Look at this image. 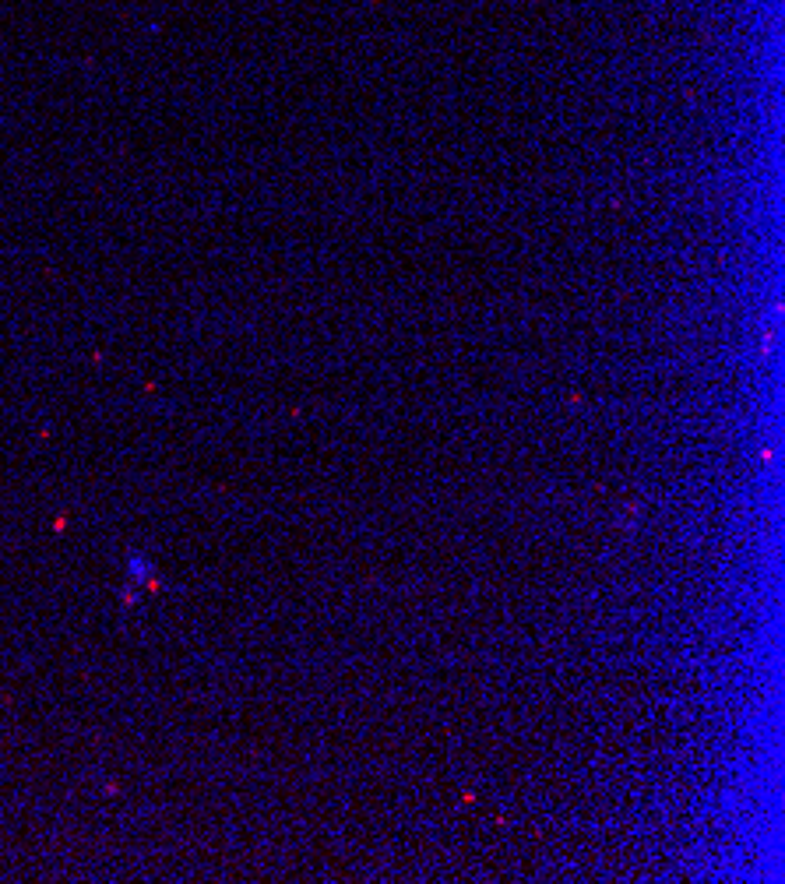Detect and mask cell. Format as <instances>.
<instances>
[{
    "mask_svg": "<svg viewBox=\"0 0 785 884\" xmlns=\"http://www.w3.org/2000/svg\"><path fill=\"white\" fill-rule=\"evenodd\" d=\"M127 578H131L134 589H148V585L155 582V564L148 557H138V553H134V557L127 560Z\"/></svg>",
    "mask_w": 785,
    "mask_h": 884,
    "instance_id": "obj_1",
    "label": "cell"
}]
</instances>
